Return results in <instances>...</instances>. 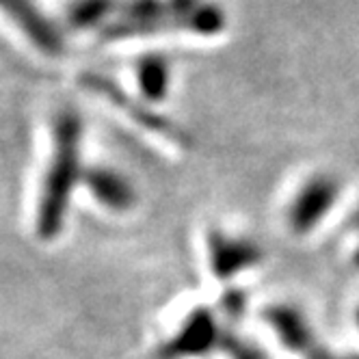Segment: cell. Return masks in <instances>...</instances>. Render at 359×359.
<instances>
[{"mask_svg": "<svg viewBox=\"0 0 359 359\" xmlns=\"http://www.w3.org/2000/svg\"><path fill=\"white\" fill-rule=\"evenodd\" d=\"M91 187H93L95 195L102 197L107 203H111V206H126V203L130 201V191L126 189L121 180H117L115 175H109L104 171L93 175Z\"/></svg>", "mask_w": 359, "mask_h": 359, "instance_id": "obj_6", "label": "cell"}, {"mask_svg": "<svg viewBox=\"0 0 359 359\" xmlns=\"http://www.w3.org/2000/svg\"><path fill=\"white\" fill-rule=\"evenodd\" d=\"M251 255L253 251L249 247L225 241L223 245H215V269L223 275H229L245 266L251 260Z\"/></svg>", "mask_w": 359, "mask_h": 359, "instance_id": "obj_5", "label": "cell"}, {"mask_svg": "<svg viewBox=\"0 0 359 359\" xmlns=\"http://www.w3.org/2000/svg\"><path fill=\"white\" fill-rule=\"evenodd\" d=\"M331 197V189H327V184H314L310 191H305L303 197H301V203H299V212H297V219L299 221H305L310 223L314 221L318 215H320V203H327Z\"/></svg>", "mask_w": 359, "mask_h": 359, "instance_id": "obj_7", "label": "cell"}, {"mask_svg": "<svg viewBox=\"0 0 359 359\" xmlns=\"http://www.w3.org/2000/svg\"><path fill=\"white\" fill-rule=\"evenodd\" d=\"M57 130V151L53 169L48 175L46 199L41 208V232L53 236L63 217V206L67 191L76 180V167H79V139H81V119L74 111H63L55 123Z\"/></svg>", "mask_w": 359, "mask_h": 359, "instance_id": "obj_1", "label": "cell"}, {"mask_svg": "<svg viewBox=\"0 0 359 359\" xmlns=\"http://www.w3.org/2000/svg\"><path fill=\"white\" fill-rule=\"evenodd\" d=\"M5 9L13 15L15 24L24 31L39 50L48 55H57L63 48V37L59 29L50 22L31 0H3Z\"/></svg>", "mask_w": 359, "mask_h": 359, "instance_id": "obj_2", "label": "cell"}, {"mask_svg": "<svg viewBox=\"0 0 359 359\" xmlns=\"http://www.w3.org/2000/svg\"><path fill=\"white\" fill-rule=\"evenodd\" d=\"M117 7L119 0H72L65 11V22L74 31H102L113 20Z\"/></svg>", "mask_w": 359, "mask_h": 359, "instance_id": "obj_3", "label": "cell"}, {"mask_svg": "<svg viewBox=\"0 0 359 359\" xmlns=\"http://www.w3.org/2000/svg\"><path fill=\"white\" fill-rule=\"evenodd\" d=\"M137 81L141 91L149 100H163L169 87V67L161 55H147L137 69Z\"/></svg>", "mask_w": 359, "mask_h": 359, "instance_id": "obj_4", "label": "cell"}]
</instances>
